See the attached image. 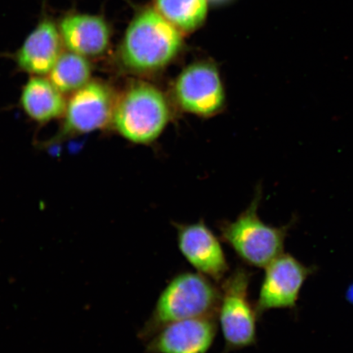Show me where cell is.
<instances>
[{"mask_svg": "<svg viewBox=\"0 0 353 353\" xmlns=\"http://www.w3.org/2000/svg\"><path fill=\"white\" fill-rule=\"evenodd\" d=\"M21 104L25 112L38 122H48L63 116L66 108L63 92L50 79L37 76L26 83Z\"/></svg>", "mask_w": 353, "mask_h": 353, "instance_id": "4fadbf2b", "label": "cell"}, {"mask_svg": "<svg viewBox=\"0 0 353 353\" xmlns=\"http://www.w3.org/2000/svg\"><path fill=\"white\" fill-rule=\"evenodd\" d=\"M217 316L172 322L145 342L148 353H207L217 334Z\"/></svg>", "mask_w": 353, "mask_h": 353, "instance_id": "9c48e42d", "label": "cell"}, {"mask_svg": "<svg viewBox=\"0 0 353 353\" xmlns=\"http://www.w3.org/2000/svg\"><path fill=\"white\" fill-rule=\"evenodd\" d=\"M212 1L219 2V1H224V0H212Z\"/></svg>", "mask_w": 353, "mask_h": 353, "instance_id": "2e32d148", "label": "cell"}, {"mask_svg": "<svg viewBox=\"0 0 353 353\" xmlns=\"http://www.w3.org/2000/svg\"><path fill=\"white\" fill-rule=\"evenodd\" d=\"M172 96L183 112L201 117L222 112L226 100L219 70L207 61L185 68L172 85Z\"/></svg>", "mask_w": 353, "mask_h": 353, "instance_id": "8992f818", "label": "cell"}, {"mask_svg": "<svg viewBox=\"0 0 353 353\" xmlns=\"http://www.w3.org/2000/svg\"><path fill=\"white\" fill-rule=\"evenodd\" d=\"M261 193L258 191L251 204L234 221L219 225L220 239L231 247L237 257L248 266L265 268L284 253L285 242L292 220L283 227H272L260 219L258 209Z\"/></svg>", "mask_w": 353, "mask_h": 353, "instance_id": "3957f363", "label": "cell"}, {"mask_svg": "<svg viewBox=\"0 0 353 353\" xmlns=\"http://www.w3.org/2000/svg\"><path fill=\"white\" fill-rule=\"evenodd\" d=\"M92 70L88 57L63 52L50 72V81L63 92H74L90 82Z\"/></svg>", "mask_w": 353, "mask_h": 353, "instance_id": "9a60e30c", "label": "cell"}, {"mask_svg": "<svg viewBox=\"0 0 353 353\" xmlns=\"http://www.w3.org/2000/svg\"><path fill=\"white\" fill-rule=\"evenodd\" d=\"M180 252L201 275L220 284L230 267L222 244L204 220L195 223H174Z\"/></svg>", "mask_w": 353, "mask_h": 353, "instance_id": "ba28073f", "label": "cell"}, {"mask_svg": "<svg viewBox=\"0 0 353 353\" xmlns=\"http://www.w3.org/2000/svg\"><path fill=\"white\" fill-rule=\"evenodd\" d=\"M216 284L199 272H183L172 277L139 330V339L145 343L172 322L217 316L221 293Z\"/></svg>", "mask_w": 353, "mask_h": 353, "instance_id": "7a4b0ae2", "label": "cell"}, {"mask_svg": "<svg viewBox=\"0 0 353 353\" xmlns=\"http://www.w3.org/2000/svg\"><path fill=\"white\" fill-rule=\"evenodd\" d=\"M63 46L59 26L46 17L39 22L17 52V65L34 76L50 74L63 54Z\"/></svg>", "mask_w": 353, "mask_h": 353, "instance_id": "7c38bea8", "label": "cell"}, {"mask_svg": "<svg viewBox=\"0 0 353 353\" xmlns=\"http://www.w3.org/2000/svg\"><path fill=\"white\" fill-rule=\"evenodd\" d=\"M183 34L153 7L143 8L128 26L119 47V59L131 72H160L183 50Z\"/></svg>", "mask_w": 353, "mask_h": 353, "instance_id": "6da1fadb", "label": "cell"}, {"mask_svg": "<svg viewBox=\"0 0 353 353\" xmlns=\"http://www.w3.org/2000/svg\"><path fill=\"white\" fill-rule=\"evenodd\" d=\"M252 276V272L238 265L220 283L217 319L225 342L223 353L241 350L257 343L259 319L249 293Z\"/></svg>", "mask_w": 353, "mask_h": 353, "instance_id": "5b68a950", "label": "cell"}, {"mask_svg": "<svg viewBox=\"0 0 353 353\" xmlns=\"http://www.w3.org/2000/svg\"><path fill=\"white\" fill-rule=\"evenodd\" d=\"M290 254H281L265 268L257 302L254 303L259 320L272 309L294 308L304 283L316 271Z\"/></svg>", "mask_w": 353, "mask_h": 353, "instance_id": "52a82bcc", "label": "cell"}, {"mask_svg": "<svg viewBox=\"0 0 353 353\" xmlns=\"http://www.w3.org/2000/svg\"><path fill=\"white\" fill-rule=\"evenodd\" d=\"M57 26L63 46L68 51L90 57L100 56L108 50L112 30L103 16L68 13Z\"/></svg>", "mask_w": 353, "mask_h": 353, "instance_id": "8fae6325", "label": "cell"}, {"mask_svg": "<svg viewBox=\"0 0 353 353\" xmlns=\"http://www.w3.org/2000/svg\"><path fill=\"white\" fill-rule=\"evenodd\" d=\"M112 94L103 83L90 81L73 92L66 103L65 130L72 134H87L101 129L113 118Z\"/></svg>", "mask_w": 353, "mask_h": 353, "instance_id": "30bf717a", "label": "cell"}, {"mask_svg": "<svg viewBox=\"0 0 353 353\" xmlns=\"http://www.w3.org/2000/svg\"><path fill=\"white\" fill-rule=\"evenodd\" d=\"M153 8L183 33H190L204 23L207 0H152Z\"/></svg>", "mask_w": 353, "mask_h": 353, "instance_id": "5bb4252c", "label": "cell"}, {"mask_svg": "<svg viewBox=\"0 0 353 353\" xmlns=\"http://www.w3.org/2000/svg\"><path fill=\"white\" fill-rule=\"evenodd\" d=\"M169 100L158 88L145 82L132 85L114 107L112 121L130 142L148 144L160 137L171 120Z\"/></svg>", "mask_w": 353, "mask_h": 353, "instance_id": "277c9868", "label": "cell"}]
</instances>
